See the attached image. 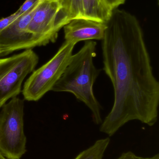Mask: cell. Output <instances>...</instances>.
I'll use <instances>...</instances> for the list:
<instances>
[{
    "mask_svg": "<svg viewBox=\"0 0 159 159\" xmlns=\"http://www.w3.org/2000/svg\"><path fill=\"white\" fill-rule=\"evenodd\" d=\"M106 24L101 40L103 70L113 85L114 101L100 131L110 137L132 120L156 124L159 82L136 17L116 8Z\"/></svg>",
    "mask_w": 159,
    "mask_h": 159,
    "instance_id": "6da1fadb",
    "label": "cell"
},
{
    "mask_svg": "<svg viewBox=\"0 0 159 159\" xmlns=\"http://www.w3.org/2000/svg\"><path fill=\"white\" fill-rule=\"evenodd\" d=\"M97 43L86 41L80 50L73 54L64 72L52 89L55 92H64L73 94L90 110L93 122L101 124V106L93 93V85L101 70L94 64L97 56Z\"/></svg>",
    "mask_w": 159,
    "mask_h": 159,
    "instance_id": "7a4b0ae2",
    "label": "cell"
},
{
    "mask_svg": "<svg viewBox=\"0 0 159 159\" xmlns=\"http://www.w3.org/2000/svg\"><path fill=\"white\" fill-rule=\"evenodd\" d=\"M24 102L14 97L0 112V153L7 159H20L26 152Z\"/></svg>",
    "mask_w": 159,
    "mask_h": 159,
    "instance_id": "3957f363",
    "label": "cell"
},
{
    "mask_svg": "<svg viewBox=\"0 0 159 159\" xmlns=\"http://www.w3.org/2000/svg\"><path fill=\"white\" fill-rule=\"evenodd\" d=\"M76 45L64 41L51 59L32 72L23 85L22 93L25 100L36 102L52 91L69 64Z\"/></svg>",
    "mask_w": 159,
    "mask_h": 159,
    "instance_id": "277c9868",
    "label": "cell"
},
{
    "mask_svg": "<svg viewBox=\"0 0 159 159\" xmlns=\"http://www.w3.org/2000/svg\"><path fill=\"white\" fill-rule=\"evenodd\" d=\"M38 61V56L31 49L0 58V109L21 92L24 79L34 70Z\"/></svg>",
    "mask_w": 159,
    "mask_h": 159,
    "instance_id": "5b68a950",
    "label": "cell"
},
{
    "mask_svg": "<svg viewBox=\"0 0 159 159\" xmlns=\"http://www.w3.org/2000/svg\"><path fill=\"white\" fill-rule=\"evenodd\" d=\"M38 2L0 33V46L3 48V56L17 50L42 46L39 40L27 31Z\"/></svg>",
    "mask_w": 159,
    "mask_h": 159,
    "instance_id": "8992f818",
    "label": "cell"
},
{
    "mask_svg": "<svg viewBox=\"0 0 159 159\" xmlns=\"http://www.w3.org/2000/svg\"><path fill=\"white\" fill-rule=\"evenodd\" d=\"M63 28L65 41L76 44L80 41L102 40L106 24L87 19H75Z\"/></svg>",
    "mask_w": 159,
    "mask_h": 159,
    "instance_id": "52a82bcc",
    "label": "cell"
},
{
    "mask_svg": "<svg viewBox=\"0 0 159 159\" xmlns=\"http://www.w3.org/2000/svg\"><path fill=\"white\" fill-rule=\"evenodd\" d=\"M83 18L106 23L114 10L105 0H81Z\"/></svg>",
    "mask_w": 159,
    "mask_h": 159,
    "instance_id": "ba28073f",
    "label": "cell"
},
{
    "mask_svg": "<svg viewBox=\"0 0 159 159\" xmlns=\"http://www.w3.org/2000/svg\"><path fill=\"white\" fill-rule=\"evenodd\" d=\"M110 143L109 137L99 139L88 148L80 152L73 159H103Z\"/></svg>",
    "mask_w": 159,
    "mask_h": 159,
    "instance_id": "9c48e42d",
    "label": "cell"
},
{
    "mask_svg": "<svg viewBox=\"0 0 159 159\" xmlns=\"http://www.w3.org/2000/svg\"><path fill=\"white\" fill-rule=\"evenodd\" d=\"M115 159H159V154H156L152 157H143L137 156L133 152L129 151L124 152Z\"/></svg>",
    "mask_w": 159,
    "mask_h": 159,
    "instance_id": "30bf717a",
    "label": "cell"
},
{
    "mask_svg": "<svg viewBox=\"0 0 159 159\" xmlns=\"http://www.w3.org/2000/svg\"><path fill=\"white\" fill-rule=\"evenodd\" d=\"M19 16H18L16 12L6 17L0 19V33L7 28L10 24L13 22Z\"/></svg>",
    "mask_w": 159,
    "mask_h": 159,
    "instance_id": "8fae6325",
    "label": "cell"
},
{
    "mask_svg": "<svg viewBox=\"0 0 159 159\" xmlns=\"http://www.w3.org/2000/svg\"><path fill=\"white\" fill-rule=\"evenodd\" d=\"M39 1V0H26L20 7L16 11V14L20 16L30 9Z\"/></svg>",
    "mask_w": 159,
    "mask_h": 159,
    "instance_id": "7c38bea8",
    "label": "cell"
},
{
    "mask_svg": "<svg viewBox=\"0 0 159 159\" xmlns=\"http://www.w3.org/2000/svg\"><path fill=\"white\" fill-rule=\"evenodd\" d=\"M126 0H105L107 4L113 10L116 9L118 7L123 4Z\"/></svg>",
    "mask_w": 159,
    "mask_h": 159,
    "instance_id": "4fadbf2b",
    "label": "cell"
},
{
    "mask_svg": "<svg viewBox=\"0 0 159 159\" xmlns=\"http://www.w3.org/2000/svg\"><path fill=\"white\" fill-rule=\"evenodd\" d=\"M3 48L1 46H0V57H3Z\"/></svg>",
    "mask_w": 159,
    "mask_h": 159,
    "instance_id": "5bb4252c",
    "label": "cell"
},
{
    "mask_svg": "<svg viewBox=\"0 0 159 159\" xmlns=\"http://www.w3.org/2000/svg\"><path fill=\"white\" fill-rule=\"evenodd\" d=\"M0 159H7L0 153Z\"/></svg>",
    "mask_w": 159,
    "mask_h": 159,
    "instance_id": "9a60e30c",
    "label": "cell"
}]
</instances>
